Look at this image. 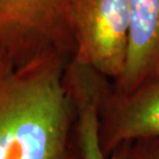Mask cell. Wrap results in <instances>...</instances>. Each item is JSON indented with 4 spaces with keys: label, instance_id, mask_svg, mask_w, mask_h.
<instances>
[{
    "label": "cell",
    "instance_id": "2",
    "mask_svg": "<svg viewBox=\"0 0 159 159\" xmlns=\"http://www.w3.org/2000/svg\"><path fill=\"white\" fill-rule=\"evenodd\" d=\"M72 0H0V50L19 61L48 51L71 58Z\"/></svg>",
    "mask_w": 159,
    "mask_h": 159
},
{
    "label": "cell",
    "instance_id": "7",
    "mask_svg": "<svg viewBox=\"0 0 159 159\" xmlns=\"http://www.w3.org/2000/svg\"><path fill=\"white\" fill-rule=\"evenodd\" d=\"M126 159H159V142L138 141L126 145Z\"/></svg>",
    "mask_w": 159,
    "mask_h": 159
},
{
    "label": "cell",
    "instance_id": "6",
    "mask_svg": "<svg viewBox=\"0 0 159 159\" xmlns=\"http://www.w3.org/2000/svg\"><path fill=\"white\" fill-rule=\"evenodd\" d=\"M109 79L87 66L70 63L65 84L75 110V135L80 159H126V145L112 154L103 152L99 139L98 107Z\"/></svg>",
    "mask_w": 159,
    "mask_h": 159
},
{
    "label": "cell",
    "instance_id": "4",
    "mask_svg": "<svg viewBox=\"0 0 159 159\" xmlns=\"http://www.w3.org/2000/svg\"><path fill=\"white\" fill-rule=\"evenodd\" d=\"M99 139L107 155L138 141L159 142V80L118 95L107 85L98 107Z\"/></svg>",
    "mask_w": 159,
    "mask_h": 159
},
{
    "label": "cell",
    "instance_id": "3",
    "mask_svg": "<svg viewBox=\"0 0 159 159\" xmlns=\"http://www.w3.org/2000/svg\"><path fill=\"white\" fill-rule=\"evenodd\" d=\"M71 59L112 82L123 71L128 46V0H72Z\"/></svg>",
    "mask_w": 159,
    "mask_h": 159
},
{
    "label": "cell",
    "instance_id": "5",
    "mask_svg": "<svg viewBox=\"0 0 159 159\" xmlns=\"http://www.w3.org/2000/svg\"><path fill=\"white\" fill-rule=\"evenodd\" d=\"M128 46L121 75L112 82L118 95L159 80V0H128Z\"/></svg>",
    "mask_w": 159,
    "mask_h": 159
},
{
    "label": "cell",
    "instance_id": "1",
    "mask_svg": "<svg viewBox=\"0 0 159 159\" xmlns=\"http://www.w3.org/2000/svg\"><path fill=\"white\" fill-rule=\"evenodd\" d=\"M69 59L48 51L19 61L0 50V159H80Z\"/></svg>",
    "mask_w": 159,
    "mask_h": 159
}]
</instances>
